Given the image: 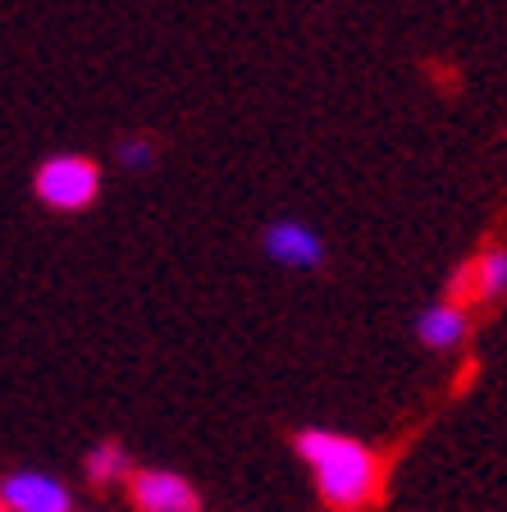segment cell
Masks as SVG:
<instances>
[{
  "mask_svg": "<svg viewBox=\"0 0 507 512\" xmlns=\"http://www.w3.org/2000/svg\"><path fill=\"white\" fill-rule=\"evenodd\" d=\"M297 453L316 471V485L334 508H361L375 494V453L348 435L307 430L297 439Z\"/></svg>",
  "mask_w": 507,
  "mask_h": 512,
  "instance_id": "6da1fadb",
  "label": "cell"
},
{
  "mask_svg": "<svg viewBox=\"0 0 507 512\" xmlns=\"http://www.w3.org/2000/svg\"><path fill=\"white\" fill-rule=\"evenodd\" d=\"M101 192V170L87 156H51L37 170V197L51 211H87Z\"/></svg>",
  "mask_w": 507,
  "mask_h": 512,
  "instance_id": "7a4b0ae2",
  "label": "cell"
},
{
  "mask_svg": "<svg viewBox=\"0 0 507 512\" xmlns=\"http://www.w3.org/2000/svg\"><path fill=\"white\" fill-rule=\"evenodd\" d=\"M5 512H69V490L46 471H14L0 480Z\"/></svg>",
  "mask_w": 507,
  "mask_h": 512,
  "instance_id": "3957f363",
  "label": "cell"
},
{
  "mask_svg": "<svg viewBox=\"0 0 507 512\" xmlns=\"http://www.w3.org/2000/svg\"><path fill=\"white\" fill-rule=\"evenodd\" d=\"M133 503L142 512H201L197 490L174 471H133Z\"/></svg>",
  "mask_w": 507,
  "mask_h": 512,
  "instance_id": "277c9868",
  "label": "cell"
},
{
  "mask_svg": "<svg viewBox=\"0 0 507 512\" xmlns=\"http://www.w3.org/2000/svg\"><path fill=\"white\" fill-rule=\"evenodd\" d=\"M265 252L275 256L279 266L288 270H311L325 261V243H320V234L311 229V224L302 220H279L265 229Z\"/></svg>",
  "mask_w": 507,
  "mask_h": 512,
  "instance_id": "5b68a950",
  "label": "cell"
},
{
  "mask_svg": "<svg viewBox=\"0 0 507 512\" xmlns=\"http://www.w3.org/2000/svg\"><path fill=\"white\" fill-rule=\"evenodd\" d=\"M507 293V252H485L453 275V298H498Z\"/></svg>",
  "mask_w": 507,
  "mask_h": 512,
  "instance_id": "8992f818",
  "label": "cell"
},
{
  "mask_svg": "<svg viewBox=\"0 0 507 512\" xmlns=\"http://www.w3.org/2000/svg\"><path fill=\"white\" fill-rule=\"evenodd\" d=\"M416 334H421L425 348H457L466 334V316L462 307H453V302H439V307L421 311V325H416Z\"/></svg>",
  "mask_w": 507,
  "mask_h": 512,
  "instance_id": "52a82bcc",
  "label": "cell"
},
{
  "mask_svg": "<svg viewBox=\"0 0 507 512\" xmlns=\"http://www.w3.org/2000/svg\"><path fill=\"white\" fill-rule=\"evenodd\" d=\"M128 471V453L119 444H96L92 453H87V476L92 480H115Z\"/></svg>",
  "mask_w": 507,
  "mask_h": 512,
  "instance_id": "ba28073f",
  "label": "cell"
},
{
  "mask_svg": "<svg viewBox=\"0 0 507 512\" xmlns=\"http://www.w3.org/2000/svg\"><path fill=\"white\" fill-rule=\"evenodd\" d=\"M119 160H124L128 170H142V165H151V147L142 138H128L124 147H119Z\"/></svg>",
  "mask_w": 507,
  "mask_h": 512,
  "instance_id": "9c48e42d",
  "label": "cell"
},
{
  "mask_svg": "<svg viewBox=\"0 0 507 512\" xmlns=\"http://www.w3.org/2000/svg\"><path fill=\"white\" fill-rule=\"evenodd\" d=\"M0 512H5V508H0Z\"/></svg>",
  "mask_w": 507,
  "mask_h": 512,
  "instance_id": "30bf717a",
  "label": "cell"
}]
</instances>
